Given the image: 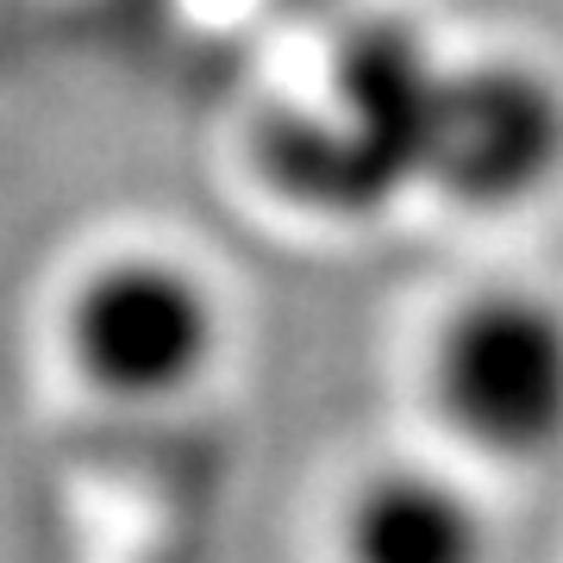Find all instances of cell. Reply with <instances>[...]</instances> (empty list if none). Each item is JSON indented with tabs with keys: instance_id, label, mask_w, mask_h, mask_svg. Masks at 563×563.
Returning a JSON list of instances; mask_svg holds the SVG:
<instances>
[{
	"instance_id": "obj_4",
	"label": "cell",
	"mask_w": 563,
	"mask_h": 563,
	"mask_svg": "<svg viewBox=\"0 0 563 563\" xmlns=\"http://www.w3.org/2000/svg\"><path fill=\"white\" fill-rule=\"evenodd\" d=\"M563 169V95L532 63L444 69L426 181L457 207H520Z\"/></svg>"
},
{
	"instance_id": "obj_1",
	"label": "cell",
	"mask_w": 563,
	"mask_h": 563,
	"mask_svg": "<svg viewBox=\"0 0 563 563\" xmlns=\"http://www.w3.org/2000/svg\"><path fill=\"white\" fill-rule=\"evenodd\" d=\"M444 69L432 44L401 20H369L339 44L325 101L269 132V181L313 213H383L401 188L426 181V144Z\"/></svg>"
},
{
	"instance_id": "obj_3",
	"label": "cell",
	"mask_w": 563,
	"mask_h": 563,
	"mask_svg": "<svg viewBox=\"0 0 563 563\" xmlns=\"http://www.w3.org/2000/svg\"><path fill=\"white\" fill-rule=\"evenodd\" d=\"M76 363L125 401H163L220 351V307L195 269L169 257H120L95 269L69 307Z\"/></svg>"
},
{
	"instance_id": "obj_5",
	"label": "cell",
	"mask_w": 563,
	"mask_h": 563,
	"mask_svg": "<svg viewBox=\"0 0 563 563\" xmlns=\"http://www.w3.org/2000/svg\"><path fill=\"white\" fill-rule=\"evenodd\" d=\"M351 563H488V526L457 483L432 470H383L344 520Z\"/></svg>"
},
{
	"instance_id": "obj_2",
	"label": "cell",
	"mask_w": 563,
	"mask_h": 563,
	"mask_svg": "<svg viewBox=\"0 0 563 563\" xmlns=\"http://www.w3.org/2000/svg\"><path fill=\"white\" fill-rule=\"evenodd\" d=\"M439 407L507 463L563 444V313L539 295H483L439 339Z\"/></svg>"
}]
</instances>
